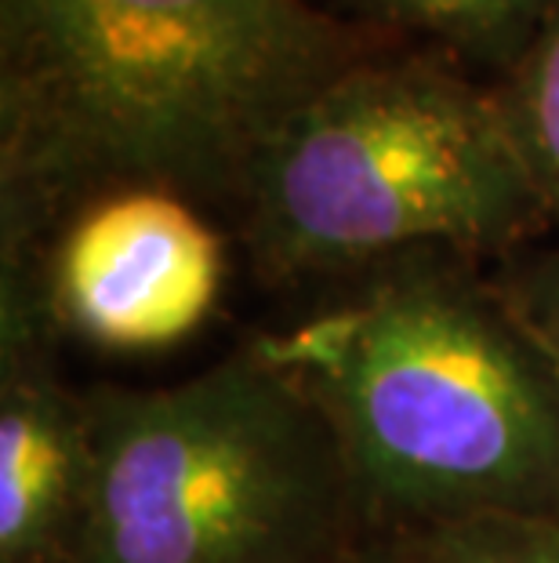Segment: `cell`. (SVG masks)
Wrapping results in <instances>:
<instances>
[{
	"label": "cell",
	"mask_w": 559,
	"mask_h": 563,
	"mask_svg": "<svg viewBox=\"0 0 559 563\" xmlns=\"http://www.w3.org/2000/svg\"><path fill=\"white\" fill-rule=\"evenodd\" d=\"M382 47L313 0H0V262L113 189L236 214L277 128Z\"/></svg>",
	"instance_id": "cell-1"
},
{
	"label": "cell",
	"mask_w": 559,
	"mask_h": 563,
	"mask_svg": "<svg viewBox=\"0 0 559 563\" xmlns=\"http://www.w3.org/2000/svg\"><path fill=\"white\" fill-rule=\"evenodd\" d=\"M251 345L327 422L367 527L559 512V371L480 258H385Z\"/></svg>",
	"instance_id": "cell-2"
},
{
	"label": "cell",
	"mask_w": 559,
	"mask_h": 563,
	"mask_svg": "<svg viewBox=\"0 0 559 563\" xmlns=\"http://www.w3.org/2000/svg\"><path fill=\"white\" fill-rule=\"evenodd\" d=\"M236 230L258 277L288 287L425 247L508 258L549 222L494 84L436 52L382 47L277 128Z\"/></svg>",
	"instance_id": "cell-3"
},
{
	"label": "cell",
	"mask_w": 559,
	"mask_h": 563,
	"mask_svg": "<svg viewBox=\"0 0 559 563\" xmlns=\"http://www.w3.org/2000/svg\"><path fill=\"white\" fill-rule=\"evenodd\" d=\"M74 563H349L367 517L313 400L251 342L175 386L88 389Z\"/></svg>",
	"instance_id": "cell-4"
},
{
	"label": "cell",
	"mask_w": 559,
	"mask_h": 563,
	"mask_svg": "<svg viewBox=\"0 0 559 563\" xmlns=\"http://www.w3.org/2000/svg\"><path fill=\"white\" fill-rule=\"evenodd\" d=\"M26 269L52 328L94 350L149 353L189 339L225 287V241L208 214L168 189H113L77 211Z\"/></svg>",
	"instance_id": "cell-5"
},
{
	"label": "cell",
	"mask_w": 559,
	"mask_h": 563,
	"mask_svg": "<svg viewBox=\"0 0 559 563\" xmlns=\"http://www.w3.org/2000/svg\"><path fill=\"white\" fill-rule=\"evenodd\" d=\"M26 269H0V563H74L85 538L94 433L88 389L58 371Z\"/></svg>",
	"instance_id": "cell-6"
},
{
	"label": "cell",
	"mask_w": 559,
	"mask_h": 563,
	"mask_svg": "<svg viewBox=\"0 0 559 563\" xmlns=\"http://www.w3.org/2000/svg\"><path fill=\"white\" fill-rule=\"evenodd\" d=\"M549 0H349L371 33L429 41L436 55L491 69L502 80L527 52Z\"/></svg>",
	"instance_id": "cell-7"
},
{
	"label": "cell",
	"mask_w": 559,
	"mask_h": 563,
	"mask_svg": "<svg viewBox=\"0 0 559 563\" xmlns=\"http://www.w3.org/2000/svg\"><path fill=\"white\" fill-rule=\"evenodd\" d=\"M494 91L545 222L559 236V0H549L527 52Z\"/></svg>",
	"instance_id": "cell-8"
},
{
	"label": "cell",
	"mask_w": 559,
	"mask_h": 563,
	"mask_svg": "<svg viewBox=\"0 0 559 563\" xmlns=\"http://www.w3.org/2000/svg\"><path fill=\"white\" fill-rule=\"evenodd\" d=\"M360 563H559V512L392 531L378 538Z\"/></svg>",
	"instance_id": "cell-9"
},
{
	"label": "cell",
	"mask_w": 559,
	"mask_h": 563,
	"mask_svg": "<svg viewBox=\"0 0 559 563\" xmlns=\"http://www.w3.org/2000/svg\"><path fill=\"white\" fill-rule=\"evenodd\" d=\"M494 280L559 371V244L516 251L502 262Z\"/></svg>",
	"instance_id": "cell-10"
}]
</instances>
